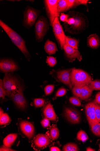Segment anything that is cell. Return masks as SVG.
I'll return each instance as SVG.
<instances>
[{"mask_svg":"<svg viewBox=\"0 0 100 151\" xmlns=\"http://www.w3.org/2000/svg\"><path fill=\"white\" fill-rule=\"evenodd\" d=\"M0 26L7 34L13 44L20 50L28 61L30 62L31 57L23 38L1 20H0Z\"/></svg>","mask_w":100,"mask_h":151,"instance_id":"6da1fadb","label":"cell"},{"mask_svg":"<svg viewBox=\"0 0 100 151\" xmlns=\"http://www.w3.org/2000/svg\"><path fill=\"white\" fill-rule=\"evenodd\" d=\"M3 81L6 95L11 99L16 93L25 89L18 79L10 73H5Z\"/></svg>","mask_w":100,"mask_h":151,"instance_id":"7a4b0ae2","label":"cell"},{"mask_svg":"<svg viewBox=\"0 0 100 151\" xmlns=\"http://www.w3.org/2000/svg\"><path fill=\"white\" fill-rule=\"evenodd\" d=\"M92 81L91 77L86 72L80 69L72 68L70 76L72 86L83 87L89 85Z\"/></svg>","mask_w":100,"mask_h":151,"instance_id":"3957f363","label":"cell"},{"mask_svg":"<svg viewBox=\"0 0 100 151\" xmlns=\"http://www.w3.org/2000/svg\"><path fill=\"white\" fill-rule=\"evenodd\" d=\"M49 28V23L47 18L43 16H40L35 24V37L38 42H43Z\"/></svg>","mask_w":100,"mask_h":151,"instance_id":"277c9868","label":"cell"},{"mask_svg":"<svg viewBox=\"0 0 100 151\" xmlns=\"http://www.w3.org/2000/svg\"><path fill=\"white\" fill-rule=\"evenodd\" d=\"M23 25L25 28L30 29L35 24L41 11L29 6H27L23 12Z\"/></svg>","mask_w":100,"mask_h":151,"instance_id":"5b68a950","label":"cell"},{"mask_svg":"<svg viewBox=\"0 0 100 151\" xmlns=\"http://www.w3.org/2000/svg\"><path fill=\"white\" fill-rule=\"evenodd\" d=\"M59 1V0H45L44 1L47 16L51 26L55 19L59 16L58 8Z\"/></svg>","mask_w":100,"mask_h":151,"instance_id":"8992f818","label":"cell"},{"mask_svg":"<svg viewBox=\"0 0 100 151\" xmlns=\"http://www.w3.org/2000/svg\"><path fill=\"white\" fill-rule=\"evenodd\" d=\"M52 26L55 37L60 47L62 49L65 43V35L59 20V17L55 19Z\"/></svg>","mask_w":100,"mask_h":151,"instance_id":"52a82bcc","label":"cell"},{"mask_svg":"<svg viewBox=\"0 0 100 151\" xmlns=\"http://www.w3.org/2000/svg\"><path fill=\"white\" fill-rule=\"evenodd\" d=\"M64 114L67 120L71 124H78L81 122V114L77 109L74 108L66 107L64 110Z\"/></svg>","mask_w":100,"mask_h":151,"instance_id":"ba28073f","label":"cell"},{"mask_svg":"<svg viewBox=\"0 0 100 151\" xmlns=\"http://www.w3.org/2000/svg\"><path fill=\"white\" fill-rule=\"evenodd\" d=\"M19 68L16 63L11 59H3L0 61V71L1 73H12L18 71Z\"/></svg>","mask_w":100,"mask_h":151,"instance_id":"9c48e42d","label":"cell"},{"mask_svg":"<svg viewBox=\"0 0 100 151\" xmlns=\"http://www.w3.org/2000/svg\"><path fill=\"white\" fill-rule=\"evenodd\" d=\"M51 142L48 136L44 134H39L34 139L33 146L35 150H40L48 146Z\"/></svg>","mask_w":100,"mask_h":151,"instance_id":"30bf717a","label":"cell"},{"mask_svg":"<svg viewBox=\"0 0 100 151\" xmlns=\"http://www.w3.org/2000/svg\"><path fill=\"white\" fill-rule=\"evenodd\" d=\"M63 49L65 56L70 62H73L76 59L79 61L82 60V56L78 50L75 49L65 43Z\"/></svg>","mask_w":100,"mask_h":151,"instance_id":"8fae6325","label":"cell"},{"mask_svg":"<svg viewBox=\"0 0 100 151\" xmlns=\"http://www.w3.org/2000/svg\"><path fill=\"white\" fill-rule=\"evenodd\" d=\"M20 127L22 132L28 139L31 140L33 138L35 133V129L32 123L23 120L20 122Z\"/></svg>","mask_w":100,"mask_h":151,"instance_id":"7c38bea8","label":"cell"},{"mask_svg":"<svg viewBox=\"0 0 100 151\" xmlns=\"http://www.w3.org/2000/svg\"><path fill=\"white\" fill-rule=\"evenodd\" d=\"M72 69L63 70L57 73V77L64 84L68 86L70 89H72V86L70 81V76Z\"/></svg>","mask_w":100,"mask_h":151,"instance_id":"4fadbf2b","label":"cell"},{"mask_svg":"<svg viewBox=\"0 0 100 151\" xmlns=\"http://www.w3.org/2000/svg\"><path fill=\"white\" fill-rule=\"evenodd\" d=\"M24 89H22L16 93L11 99L16 106L22 110L25 109L27 106V101L23 93Z\"/></svg>","mask_w":100,"mask_h":151,"instance_id":"5bb4252c","label":"cell"},{"mask_svg":"<svg viewBox=\"0 0 100 151\" xmlns=\"http://www.w3.org/2000/svg\"><path fill=\"white\" fill-rule=\"evenodd\" d=\"M43 113L45 116L50 120L55 121L57 119L52 105L49 103L46 105L44 109Z\"/></svg>","mask_w":100,"mask_h":151,"instance_id":"9a60e30c","label":"cell"},{"mask_svg":"<svg viewBox=\"0 0 100 151\" xmlns=\"http://www.w3.org/2000/svg\"><path fill=\"white\" fill-rule=\"evenodd\" d=\"M88 46L90 48L96 49L100 45V39L99 37L96 34L90 35L88 38Z\"/></svg>","mask_w":100,"mask_h":151,"instance_id":"2e32d148","label":"cell"},{"mask_svg":"<svg viewBox=\"0 0 100 151\" xmlns=\"http://www.w3.org/2000/svg\"><path fill=\"white\" fill-rule=\"evenodd\" d=\"M44 48L46 52L50 55L55 54L58 50L55 43L49 39L46 41Z\"/></svg>","mask_w":100,"mask_h":151,"instance_id":"e0dca14e","label":"cell"},{"mask_svg":"<svg viewBox=\"0 0 100 151\" xmlns=\"http://www.w3.org/2000/svg\"><path fill=\"white\" fill-rule=\"evenodd\" d=\"M17 137L18 134L16 133L9 134L4 140V145L8 147H11L16 141Z\"/></svg>","mask_w":100,"mask_h":151,"instance_id":"ac0fdd59","label":"cell"},{"mask_svg":"<svg viewBox=\"0 0 100 151\" xmlns=\"http://www.w3.org/2000/svg\"><path fill=\"white\" fill-rule=\"evenodd\" d=\"M93 90L88 86L83 87L82 93L79 98L82 100H85L89 98L91 95Z\"/></svg>","mask_w":100,"mask_h":151,"instance_id":"d6986e66","label":"cell"},{"mask_svg":"<svg viewBox=\"0 0 100 151\" xmlns=\"http://www.w3.org/2000/svg\"><path fill=\"white\" fill-rule=\"evenodd\" d=\"M65 44L73 48L78 50L79 41L76 39L69 37L65 35Z\"/></svg>","mask_w":100,"mask_h":151,"instance_id":"ffe728a7","label":"cell"},{"mask_svg":"<svg viewBox=\"0 0 100 151\" xmlns=\"http://www.w3.org/2000/svg\"><path fill=\"white\" fill-rule=\"evenodd\" d=\"M50 135L53 141L57 139L60 135V131L58 128L55 126L52 127L50 131Z\"/></svg>","mask_w":100,"mask_h":151,"instance_id":"44dd1931","label":"cell"},{"mask_svg":"<svg viewBox=\"0 0 100 151\" xmlns=\"http://www.w3.org/2000/svg\"><path fill=\"white\" fill-rule=\"evenodd\" d=\"M62 150L64 151H78L79 148L77 144L74 143H69L63 146Z\"/></svg>","mask_w":100,"mask_h":151,"instance_id":"7402d4cb","label":"cell"},{"mask_svg":"<svg viewBox=\"0 0 100 151\" xmlns=\"http://www.w3.org/2000/svg\"><path fill=\"white\" fill-rule=\"evenodd\" d=\"M95 102H90L87 104L85 106V114L88 121L91 114L93 106Z\"/></svg>","mask_w":100,"mask_h":151,"instance_id":"603a6c76","label":"cell"},{"mask_svg":"<svg viewBox=\"0 0 100 151\" xmlns=\"http://www.w3.org/2000/svg\"><path fill=\"white\" fill-rule=\"evenodd\" d=\"M89 139L88 135L83 130H81L77 133V139L78 140L84 142L88 140Z\"/></svg>","mask_w":100,"mask_h":151,"instance_id":"cb8c5ba5","label":"cell"},{"mask_svg":"<svg viewBox=\"0 0 100 151\" xmlns=\"http://www.w3.org/2000/svg\"><path fill=\"white\" fill-rule=\"evenodd\" d=\"M67 3L66 0H60L58 3V8L60 13L67 10Z\"/></svg>","mask_w":100,"mask_h":151,"instance_id":"d4e9b609","label":"cell"},{"mask_svg":"<svg viewBox=\"0 0 100 151\" xmlns=\"http://www.w3.org/2000/svg\"><path fill=\"white\" fill-rule=\"evenodd\" d=\"M11 119L9 115L6 113H4L0 116V124L4 125L9 124Z\"/></svg>","mask_w":100,"mask_h":151,"instance_id":"484cf974","label":"cell"},{"mask_svg":"<svg viewBox=\"0 0 100 151\" xmlns=\"http://www.w3.org/2000/svg\"><path fill=\"white\" fill-rule=\"evenodd\" d=\"M88 86L93 91L100 90V80H96L92 81Z\"/></svg>","mask_w":100,"mask_h":151,"instance_id":"4316f807","label":"cell"},{"mask_svg":"<svg viewBox=\"0 0 100 151\" xmlns=\"http://www.w3.org/2000/svg\"><path fill=\"white\" fill-rule=\"evenodd\" d=\"M75 20L74 24L71 26V27L73 29H78L83 24V21L80 18L78 17H73Z\"/></svg>","mask_w":100,"mask_h":151,"instance_id":"83f0119b","label":"cell"},{"mask_svg":"<svg viewBox=\"0 0 100 151\" xmlns=\"http://www.w3.org/2000/svg\"><path fill=\"white\" fill-rule=\"evenodd\" d=\"M45 103V101L42 99H36L34 101L35 106L36 108L41 107L43 106Z\"/></svg>","mask_w":100,"mask_h":151,"instance_id":"f1b7e54d","label":"cell"},{"mask_svg":"<svg viewBox=\"0 0 100 151\" xmlns=\"http://www.w3.org/2000/svg\"><path fill=\"white\" fill-rule=\"evenodd\" d=\"M6 96L3 81L1 79L0 80V98L3 100L5 99Z\"/></svg>","mask_w":100,"mask_h":151,"instance_id":"f546056e","label":"cell"},{"mask_svg":"<svg viewBox=\"0 0 100 151\" xmlns=\"http://www.w3.org/2000/svg\"><path fill=\"white\" fill-rule=\"evenodd\" d=\"M91 128L92 132L95 135L100 137V123L92 126Z\"/></svg>","mask_w":100,"mask_h":151,"instance_id":"4dcf8cb0","label":"cell"},{"mask_svg":"<svg viewBox=\"0 0 100 151\" xmlns=\"http://www.w3.org/2000/svg\"><path fill=\"white\" fill-rule=\"evenodd\" d=\"M83 87H74L72 89L73 93L77 98H80L82 93Z\"/></svg>","mask_w":100,"mask_h":151,"instance_id":"1f68e13d","label":"cell"},{"mask_svg":"<svg viewBox=\"0 0 100 151\" xmlns=\"http://www.w3.org/2000/svg\"><path fill=\"white\" fill-rule=\"evenodd\" d=\"M47 63L50 67H53L57 64L56 59L55 58L50 56L47 58L46 60Z\"/></svg>","mask_w":100,"mask_h":151,"instance_id":"d6a6232c","label":"cell"},{"mask_svg":"<svg viewBox=\"0 0 100 151\" xmlns=\"http://www.w3.org/2000/svg\"><path fill=\"white\" fill-rule=\"evenodd\" d=\"M70 103L77 106H80L81 105V103L80 100L77 97H72L69 99Z\"/></svg>","mask_w":100,"mask_h":151,"instance_id":"836d02e7","label":"cell"},{"mask_svg":"<svg viewBox=\"0 0 100 151\" xmlns=\"http://www.w3.org/2000/svg\"><path fill=\"white\" fill-rule=\"evenodd\" d=\"M55 88L54 85H48L45 88V92L46 95H49L53 92Z\"/></svg>","mask_w":100,"mask_h":151,"instance_id":"e575fe53","label":"cell"},{"mask_svg":"<svg viewBox=\"0 0 100 151\" xmlns=\"http://www.w3.org/2000/svg\"><path fill=\"white\" fill-rule=\"evenodd\" d=\"M95 113L96 119L97 122L99 123L100 122V105L96 104Z\"/></svg>","mask_w":100,"mask_h":151,"instance_id":"d590c367","label":"cell"},{"mask_svg":"<svg viewBox=\"0 0 100 151\" xmlns=\"http://www.w3.org/2000/svg\"><path fill=\"white\" fill-rule=\"evenodd\" d=\"M67 90L63 88H61L57 91L55 96L56 97H62L65 96L67 93Z\"/></svg>","mask_w":100,"mask_h":151,"instance_id":"8d00e7d4","label":"cell"},{"mask_svg":"<svg viewBox=\"0 0 100 151\" xmlns=\"http://www.w3.org/2000/svg\"><path fill=\"white\" fill-rule=\"evenodd\" d=\"M67 10L75 6H77V1L76 0H67Z\"/></svg>","mask_w":100,"mask_h":151,"instance_id":"74e56055","label":"cell"},{"mask_svg":"<svg viewBox=\"0 0 100 151\" xmlns=\"http://www.w3.org/2000/svg\"><path fill=\"white\" fill-rule=\"evenodd\" d=\"M41 123L42 126L44 128L49 127L50 125V120L45 117L42 120Z\"/></svg>","mask_w":100,"mask_h":151,"instance_id":"f35d334b","label":"cell"},{"mask_svg":"<svg viewBox=\"0 0 100 151\" xmlns=\"http://www.w3.org/2000/svg\"><path fill=\"white\" fill-rule=\"evenodd\" d=\"M69 16L68 15L62 14L60 17V20L63 22H66L68 19Z\"/></svg>","mask_w":100,"mask_h":151,"instance_id":"ab89813d","label":"cell"},{"mask_svg":"<svg viewBox=\"0 0 100 151\" xmlns=\"http://www.w3.org/2000/svg\"><path fill=\"white\" fill-rule=\"evenodd\" d=\"M0 151H16L11 149L10 147H8L4 145L0 148Z\"/></svg>","mask_w":100,"mask_h":151,"instance_id":"60d3db41","label":"cell"},{"mask_svg":"<svg viewBox=\"0 0 100 151\" xmlns=\"http://www.w3.org/2000/svg\"><path fill=\"white\" fill-rule=\"evenodd\" d=\"M75 22V20L74 17L70 18L68 19L67 21L65 22L69 25L72 26L73 25Z\"/></svg>","mask_w":100,"mask_h":151,"instance_id":"b9f144b4","label":"cell"},{"mask_svg":"<svg viewBox=\"0 0 100 151\" xmlns=\"http://www.w3.org/2000/svg\"><path fill=\"white\" fill-rule=\"evenodd\" d=\"M95 101L97 104L100 105V92L96 94Z\"/></svg>","mask_w":100,"mask_h":151,"instance_id":"7bdbcfd3","label":"cell"},{"mask_svg":"<svg viewBox=\"0 0 100 151\" xmlns=\"http://www.w3.org/2000/svg\"><path fill=\"white\" fill-rule=\"evenodd\" d=\"M88 2V1L86 0H78L77 1V6L80 4L87 5Z\"/></svg>","mask_w":100,"mask_h":151,"instance_id":"ee69618b","label":"cell"},{"mask_svg":"<svg viewBox=\"0 0 100 151\" xmlns=\"http://www.w3.org/2000/svg\"><path fill=\"white\" fill-rule=\"evenodd\" d=\"M51 151H60V149L57 147H52L50 148Z\"/></svg>","mask_w":100,"mask_h":151,"instance_id":"f6af8a7d","label":"cell"},{"mask_svg":"<svg viewBox=\"0 0 100 151\" xmlns=\"http://www.w3.org/2000/svg\"><path fill=\"white\" fill-rule=\"evenodd\" d=\"M87 151H95V150L90 147H88L86 149Z\"/></svg>","mask_w":100,"mask_h":151,"instance_id":"bcb514c9","label":"cell"},{"mask_svg":"<svg viewBox=\"0 0 100 151\" xmlns=\"http://www.w3.org/2000/svg\"><path fill=\"white\" fill-rule=\"evenodd\" d=\"M4 111L3 109L1 108V109H0V116H1L4 114Z\"/></svg>","mask_w":100,"mask_h":151,"instance_id":"7dc6e473","label":"cell"},{"mask_svg":"<svg viewBox=\"0 0 100 151\" xmlns=\"http://www.w3.org/2000/svg\"><path fill=\"white\" fill-rule=\"evenodd\" d=\"M30 1V2H34V1Z\"/></svg>","mask_w":100,"mask_h":151,"instance_id":"c3c4849f","label":"cell"},{"mask_svg":"<svg viewBox=\"0 0 100 151\" xmlns=\"http://www.w3.org/2000/svg\"><path fill=\"white\" fill-rule=\"evenodd\" d=\"M99 147H100V145H99Z\"/></svg>","mask_w":100,"mask_h":151,"instance_id":"681fc988","label":"cell"}]
</instances>
